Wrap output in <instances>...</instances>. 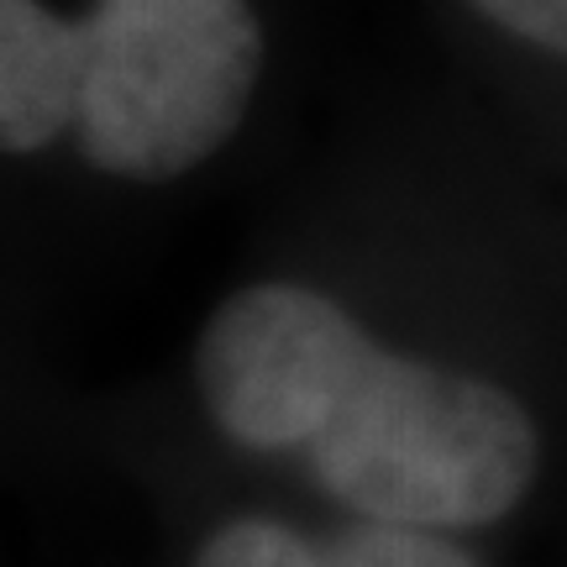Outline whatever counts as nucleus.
I'll list each match as a JSON object with an SVG mask.
<instances>
[{
	"instance_id": "obj_6",
	"label": "nucleus",
	"mask_w": 567,
	"mask_h": 567,
	"mask_svg": "<svg viewBox=\"0 0 567 567\" xmlns=\"http://www.w3.org/2000/svg\"><path fill=\"white\" fill-rule=\"evenodd\" d=\"M467 6L509 38L567 59V0H467Z\"/></svg>"
},
{
	"instance_id": "obj_1",
	"label": "nucleus",
	"mask_w": 567,
	"mask_h": 567,
	"mask_svg": "<svg viewBox=\"0 0 567 567\" xmlns=\"http://www.w3.org/2000/svg\"><path fill=\"white\" fill-rule=\"evenodd\" d=\"M195 389L226 442L295 452L337 505L384 526H494L542 473V431L509 389L389 352L305 284L216 305Z\"/></svg>"
},
{
	"instance_id": "obj_3",
	"label": "nucleus",
	"mask_w": 567,
	"mask_h": 567,
	"mask_svg": "<svg viewBox=\"0 0 567 567\" xmlns=\"http://www.w3.org/2000/svg\"><path fill=\"white\" fill-rule=\"evenodd\" d=\"M74 17L42 0H0V142L32 158L74 126Z\"/></svg>"
},
{
	"instance_id": "obj_2",
	"label": "nucleus",
	"mask_w": 567,
	"mask_h": 567,
	"mask_svg": "<svg viewBox=\"0 0 567 567\" xmlns=\"http://www.w3.org/2000/svg\"><path fill=\"white\" fill-rule=\"evenodd\" d=\"M247 0H90L74 17V137L101 174L168 184L216 158L264 80Z\"/></svg>"
},
{
	"instance_id": "obj_5",
	"label": "nucleus",
	"mask_w": 567,
	"mask_h": 567,
	"mask_svg": "<svg viewBox=\"0 0 567 567\" xmlns=\"http://www.w3.org/2000/svg\"><path fill=\"white\" fill-rule=\"evenodd\" d=\"M189 567H326V547L274 515H237L205 536Z\"/></svg>"
},
{
	"instance_id": "obj_4",
	"label": "nucleus",
	"mask_w": 567,
	"mask_h": 567,
	"mask_svg": "<svg viewBox=\"0 0 567 567\" xmlns=\"http://www.w3.org/2000/svg\"><path fill=\"white\" fill-rule=\"evenodd\" d=\"M326 567H478V563L446 530L363 520V526L342 530L337 542H326Z\"/></svg>"
}]
</instances>
